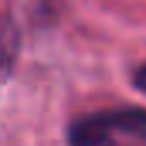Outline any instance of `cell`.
<instances>
[{
	"label": "cell",
	"instance_id": "obj_1",
	"mask_svg": "<svg viewBox=\"0 0 146 146\" xmlns=\"http://www.w3.org/2000/svg\"><path fill=\"white\" fill-rule=\"evenodd\" d=\"M72 146H146V112L119 109L78 119L68 133Z\"/></svg>",
	"mask_w": 146,
	"mask_h": 146
},
{
	"label": "cell",
	"instance_id": "obj_2",
	"mask_svg": "<svg viewBox=\"0 0 146 146\" xmlns=\"http://www.w3.org/2000/svg\"><path fill=\"white\" fill-rule=\"evenodd\" d=\"M136 88H139V92H146V65L136 72Z\"/></svg>",
	"mask_w": 146,
	"mask_h": 146
}]
</instances>
